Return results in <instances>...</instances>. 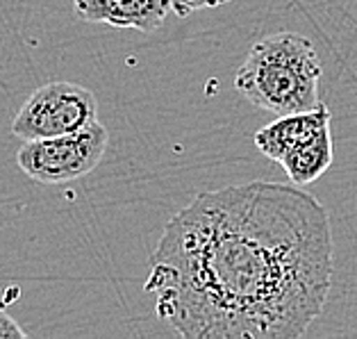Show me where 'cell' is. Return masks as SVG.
<instances>
[{"mask_svg": "<svg viewBox=\"0 0 357 339\" xmlns=\"http://www.w3.org/2000/svg\"><path fill=\"white\" fill-rule=\"evenodd\" d=\"M328 123H330V112L324 103H321V105L314 110L284 114L278 121H273V123L257 130L255 146L259 149V153L266 155L268 160L280 164V160L284 158L287 151H289L294 144H298L303 137L312 135L314 130L324 128Z\"/></svg>", "mask_w": 357, "mask_h": 339, "instance_id": "obj_6", "label": "cell"}, {"mask_svg": "<svg viewBox=\"0 0 357 339\" xmlns=\"http://www.w3.org/2000/svg\"><path fill=\"white\" fill-rule=\"evenodd\" d=\"M333 271L324 205L257 180L205 191L173 216L144 289L187 339H296L324 312Z\"/></svg>", "mask_w": 357, "mask_h": 339, "instance_id": "obj_1", "label": "cell"}, {"mask_svg": "<svg viewBox=\"0 0 357 339\" xmlns=\"http://www.w3.org/2000/svg\"><path fill=\"white\" fill-rule=\"evenodd\" d=\"M77 19L105 23L116 30H160L171 10V0H73Z\"/></svg>", "mask_w": 357, "mask_h": 339, "instance_id": "obj_5", "label": "cell"}, {"mask_svg": "<svg viewBox=\"0 0 357 339\" xmlns=\"http://www.w3.org/2000/svg\"><path fill=\"white\" fill-rule=\"evenodd\" d=\"M324 66L314 43L298 32H275L257 41L234 75V86L250 105L278 116L321 105Z\"/></svg>", "mask_w": 357, "mask_h": 339, "instance_id": "obj_2", "label": "cell"}, {"mask_svg": "<svg viewBox=\"0 0 357 339\" xmlns=\"http://www.w3.org/2000/svg\"><path fill=\"white\" fill-rule=\"evenodd\" d=\"M0 337L10 339V337H25V330L16 324V321L7 315V312L0 308Z\"/></svg>", "mask_w": 357, "mask_h": 339, "instance_id": "obj_9", "label": "cell"}, {"mask_svg": "<svg viewBox=\"0 0 357 339\" xmlns=\"http://www.w3.org/2000/svg\"><path fill=\"white\" fill-rule=\"evenodd\" d=\"M230 0H171V10L176 12L180 19H187L194 12L200 10H214V7H221Z\"/></svg>", "mask_w": 357, "mask_h": 339, "instance_id": "obj_8", "label": "cell"}, {"mask_svg": "<svg viewBox=\"0 0 357 339\" xmlns=\"http://www.w3.org/2000/svg\"><path fill=\"white\" fill-rule=\"evenodd\" d=\"M96 119L98 100L93 91L75 82H48L28 96L10 130L23 142H32L75 133Z\"/></svg>", "mask_w": 357, "mask_h": 339, "instance_id": "obj_4", "label": "cell"}, {"mask_svg": "<svg viewBox=\"0 0 357 339\" xmlns=\"http://www.w3.org/2000/svg\"><path fill=\"white\" fill-rule=\"evenodd\" d=\"M335 158L333 151V133L330 123L314 130L312 135L303 137L298 144H294L287 155L280 160V167L289 176L294 185L305 187L317 182L330 169Z\"/></svg>", "mask_w": 357, "mask_h": 339, "instance_id": "obj_7", "label": "cell"}, {"mask_svg": "<svg viewBox=\"0 0 357 339\" xmlns=\"http://www.w3.org/2000/svg\"><path fill=\"white\" fill-rule=\"evenodd\" d=\"M107 130L98 119L75 133L23 142L19 169L43 185H62L91 173L107 151Z\"/></svg>", "mask_w": 357, "mask_h": 339, "instance_id": "obj_3", "label": "cell"}]
</instances>
